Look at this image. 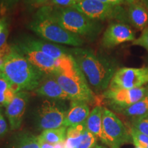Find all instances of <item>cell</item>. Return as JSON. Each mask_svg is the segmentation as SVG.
I'll return each mask as SVG.
<instances>
[{
	"instance_id": "1",
	"label": "cell",
	"mask_w": 148,
	"mask_h": 148,
	"mask_svg": "<svg viewBox=\"0 0 148 148\" xmlns=\"http://www.w3.org/2000/svg\"><path fill=\"white\" fill-rule=\"evenodd\" d=\"M69 51L94 90L101 92L108 88L112 77L119 69L116 60L88 48L73 47L69 49Z\"/></svg>"
},
{
	"instance_id": "2",
	"label": "cell",
	"mask_w": 148,
	"mask_h": 148,
	"mask_svg": "<svg viewBox=\"0 0 148 148\" xmlns=\"http://www.w3.org/2000/svg\"><path fill=\"white\" fill-rule=\"evenodd\" d=\"M56 71L53 76L71 101L92 103L95 97L86 77L73 57L69 53L64 58L56 60Z\"/></svg>"
},
{
	"instance_id": "3",
	"label": "cell",
	"mask_w": 148,
	"mask_h": 148,
	"mask_svg": "<svg viewBox=\"0 0 148 148\" xmlns=\"http://www.w3.org/2000/svg\"><path fill=\"white\" fill-rule=\"evenodd\" d=\"M1 71L10 81L16 92L34 90L46 76L12 46Z\"/></svg>"
},
{
	"instance_id": "4",
	"label": "cell",
	"mask_w": 148,
	"mask_h": 148,
	"mask_svg": "<svg viewBox=\"0 0 148 148\" xmlns=\"http://www.w3.org/2000/svg\"><path fill=\"white\" fill-rule=\"evenodd\" d=\"M49 15L61 27L79 37L95 39L102 30L99 21L88 17L73 7H58L47 5Z\"/></svg>"
},
{
	"instance_id": "5",
	"label": "cell",
	"mask_w": 148,
	"mask_h": 148,
	"mask_svg": "<svg viewBox=\"0 0 148 148\" xmlns=\"http://www.w3.org/2000/svg\"><path fill=\"white\" fill-rule=\"evenodd\" d=\"M28 28L38 36L56 43L80 47L84 40L73 34L56 22L49 15L47 5L40 7L27 25Z\"/></svg>"
},
{
	"instance_id": "6",
	"label": "cell",
	"mask_w": 148,
	"mask_h": 148,
	"mask_svg": "<svg viewBox=\"0 0 148 148\" xmlns=\"http://www.w3.org/2000/svg\"><path fill=\"white\" fill-rule=\"evenodd\" d=\"M68 108L62 100L45 99L36 111V123L40 130L56 129L64 126Z\"/></svg>"
},
{
	"instance_id": "7",
	"label": "cell",
	"mask_w": 148,
	"mask_h": 148,
	"mask_svg": "<svg viewBox=\"0 0 148 148\" xmlns=\"http://www.w3.org/2000/svg\"><path fill=\"white\" fill-rule=\"evenodd\" d=\"M72 7L96 21L116 19L122 23H129L127 11L119 5H112L97 0H82Z\"/></svg>"
},
{
	"instance_id": "8",
	"label": "cell",
	"mask_w": 148,
	"mask_h": 148,
	"mask_svg": "<svg viewBox=\"0 0 148 148\" xmlns=\"http://www.w3.org/2000/svg\"><path fill=\"white\" fill-rule=\"evenodd\" d=\"M102 125L107 145L110 148H120L130 141V136L125 125L113 112L103 108Z\"/></svg>"
},
{
	"instance_id": "9",
	"label": "cell",
	"mask_w": 148,
	"mask_h": 148,
	"mask_svg": "<svg viewBox=\"0 0 148 148\" xmlns=\"http://www.w3.org/2000/svg\"><path fill=\"white\" fill-rule=\"evenodd\" d=\"M148 93V86L134 88H107L103 97L112 109L119 112L136 103Z\"/></svg>"
},
{
	"instance_id": "10",
	"label": "cell",
	"mask_w": 148,
	"mask_h": 148,
	"mask_svg": "<svg viewBox=\"0 0 148 148\" xmlns=\"http://www.w3.org/2000/svg\"><path fill=\"white\" fill-rule=\"evenodd\" d=\"M148 84L147 67H121L114 73L108 88H134Z\"/></svg>"
},
{
	"instance_id": "11",
	"label": "cell",
	"mask_w": 148,
	"mask_h": 148,
	"mask_svg": "<svg viewBox=\"0 0 148 148\" xmlns=\"http://www.w3.org/2000/svg\"><path fill=\"white\" fill-rule=\"evenodd\" d=\"M15 50L45 75H53L56 71V60L42 51L33 49L16 40L11 44Z\"/></svg>"
},
{
	"instance_id": "12",
	"label": "cell",
	"mask_w": 148,
	"mask_h": 148,
	"mask_svg": "<svg viewBox=\"0 0 148 148\" xmlns=\"http://www.w3.org/2000/svg\"><path fill=\"white\" fill-rule=\"evenodd\" d=\"M135 39V33L127 24L114 22L104 31L101 43L104 48L111 49L124 42H133Z\"/></svg>"
},
{
	"instance_id": "13",
	"label": "cell",
	"mask_w": 148,
	"mask_h": 148,
	"mask_svg": "<svg viewBox=\"0 0 148 148\" xmlns=\"http://www.w3.org/2000/svg\"><path fill=\"white\" fill-rule=\"evenodd\" d=\"M29 99L28 92L19 91L16 92L12 101L5 107V115L12 130H16L21 126Z\"/></svg>"
},
{
	"instance_id": "14",
	"label": "cell",
	"mask_w": 148,
	"mask_h": 148,
	"mask_svg": "<svg viewBox=\"0 0 148 148\" xmlns=\"http://www.w3.org/2000/svg\"><path fill=\"white\" fill-rule=\"evenodd\" d=\"M16 40L29 47L42 51L55 60L64 58L69 53L67 48L32 36H23Z\"/></svg>"
},
{
	"instance_id": "15",
	"label": "cell",
	"mask_w": 148,
	"mask_h": 148,
	"mask_svg": "<svg viewBox=\"0 0 148 148\" xmlns=\"http://www.w3.org/2000/svg\"><path fill=\"white\" fill-rule=\"evenodd\" d=\"M34 92L40 97H45L55 100H71L53 75H46L40 82Z\"/></svg>"
},
{
	"instance_id": "16",
	"label": "cell",
	"mask_w": 148,
	"mask_h": 148,
	"mask_svg": "<svg viewBox=\"0 0 148 148\" xmlns=\"http://www.w3.org/2000/svg\"><path fill=\"white\" fill-rule=\"evenodd\" d=\"M89 114L90 109L87 103L79 101H71L63 125L69 127L84 123L86 121Z\"/></svg>"
},
{
	"instance_id": "17",
	"label": "cell",
	"mask_w": 148,
	"mask_h": 148,
	"mask_svg": "<svg viewBox=\"0 0 148 148\" xmlns=\"http://www.w3.org/2000/svg\"><path fill=\"white\" fill-rule=\"evenodd\" d=\"M127 10L128 21L138 30L143 31L148 25V11L140 0L128 3Z\"/></svg>"
},
{
	"instance_id": "18",
	"label": "cell",
	"mask_w": 148,
	"mask_h": 148,
	"mask_svg": "<svg viewBox=\"0 0 148 148\" xmlns=\"http://www.w3.org/2000/svg\"><path fill=\"white\" fill-rule=\"evenodd\" d=\"M103 107L99 105L95 106L90 112L86 121V127L88 132L94 134L97 138L107 145L106 138L103 134L102 125Z\"/></svg>"
},
{
	"instance_id": "19",
	"label": "cell",
	"mask_w": 148,
	"mask_h": 148,
	"mask_svg": "<svg viewBox=\"0 0 148 148\" xmlns=\"http://www.w3.org/2000/svg\"><path fill=\"white\" fill-rule=\"evenodd\" d=\"M8 148H40V145L38 136L29 132H22L14 135Z\"/></svg>"
},
{
	"instance_id": "20",
	"label": "cell",
	"mask_w": 148,
	"mask_h": 148,
	"mask_svg": "<svg viewBox=\"0 0 148 148\" xmlns=\"http://www.w3.org/2000/svg\"><path fill=\"white\" fill-rule=\"evenodd\" d=\"M86 130V121L68 127L66 130V139L64 140V148H76L82 140Z\"/></svg>"
},
{
	"instance_id": "21",
	"label": "cell",
	"mask_w": 148,
	"mask_h": 148,
	"mask_svg": "<svg viewBox=\"0 0 148 148\" xmlns=\"http://www.w3.org/2000/svg\"><path fill=\"white\" fill-rule=\"evenodd\" d=\"M16 93L10 81L0 71V108L8 106L14 99Z\"/></svg>"
},
{
	"instance_id": "22",
	"label": "cell",
	"mask_w": 148,
	"mask_h": 148,
	"mask_svg": "<svg viewBox=\"0 0 148 148\" xmlns=\"http://www.w3.org/2000/svg\"><path fill=\"white\" fill-rule=\"evenodd\" d=\"M66 130L67 127L64 126L56 129L46 130L38 135V138L40 141L46 142L52 145L63 143L66 139Z\"/></svg>"
},
{
	"instance_id": "23",
	"label": "cell",
	"mask_w": 148,
	"mask_h": 148,
	"mask_svg": "<svg viewBox=\"0 0 148 148\" xmlns=\"http://www.w3.org/2000/svg\"><path fill=\"white\" fill-rule=\"evenodd\" d=\"M125 116L137 118L148 114V93L140 100L123 110L119 111Z\"/></svg>"
},
{
	"instance_id": "24",
	"label": "cell",
	"mask_w": 148,
	"mask_h": 148,
	"mask_svg": "<svg viewBox=\"0 0 148 148\" xmlns=\"http://www.w3.org/2000/svg\"><path fill=\"white\" fill-rule=\"evenodd\" d=\"M97 138L92 133L88 132L86 129L83 135L82 140L76 148H92L97 145Z\"/></svg>"
},
{
	"instance_id": "25",
	"label": "cell",
	"mask_w": 148,
	"mask_h": 148,
	"mask_svg": "<svg viewBox=\"0 0 148 148\" xmlns=\"http://www.w3.org/2000/svg\"><path fill=\"white\" fill-rule=\"evenodd\" d=\"M9 34L8 19L6 16L0 18V48L6 43Z\"/></svg>"
},
{
	"instance_id": "26",
	"label": "cell",
	"mask_w": 148,
	"mask_h": 148,
	"mask_svg": "<svg viewBox=\"0 0 148 148\" xmlns=\"http://www.w3.org/2000/svg\"><path fill=\"white\" fill-rule=\"evenodd\" d=\"M132 127L148 136V114L136 118L133 121Z\"/></svg>"
},
{
	"instance_id": "27",
	"label": "cell",
	"mask_w": 148,
	"mask_h": 148,
	"mask_svg": "<svg viewBox=\"0 0 148 148\" xmlns=\"http://www.w3.org/2000/svg\"><path fill=\"white\" fill-rule=\"evenodd\" d=\"M130 135L132 136V138L135 146H141L148 144V136L139 132L134 127L131 128Z\"/></svg>"
},
{
	"instance_id": "28",
	"label": "cell",
	"mask_w": 148,
	"mask_h": 148,
	"mask_svg": "<svg viewBox=\"0 0 148 148\" xmlns=\"http://www.w3.org/2000/svg\"><path fill=\"white\" fill-rule=\"evenodd\" d=\"M132 45L140 46L148 52V25L142 31L139 37L132 42Z\"/></svg>"
},
{
	"instance_id": "29",
	"label": "cell",
	"mask_w": 148,
	"mask_h": 148,
	"mask_svg": "<svg viewBox=\"0 0 148 148\" xmlns=\"http://www.w3.org/2000/svg\"><path fill=\"white\" fill-rule=\"evenodd\" d=\"M11 51H12V46L7 42L0 48V71L2 70L6 58H8Z\"/></svg>"
},
{
	"instance_id": "30",
	"label": "cell",
	"mask_w": 148,
	"mask_h": 148,
	"mask_svg": "<svg viewBox=\"0 0 148 148\" xmlns=\"http://www.w3.org/2000/svg\"><path fill=\"white\" fill-rule=\"evenodd\" d=\"M8 125L0 110V138L8 132Z\"/></svg>"
},
{
	"instance_id": "31",
	"label": "cell",
	"mask_w": 148,
	"mask_h": 148,
	"mask_svg": "<svg viewBox=\"0 0 148 148\" xmlns=\"http://www.w3.org/2000/svg\"><path fill=\"white\" fill-rule=\"evenodd\" d=\"M49 5L58 7H72L73 3L71 0H51Z\"/></svg>"
},
{
	"instance_id": "32",
	"label": "cell",
	"mask_w": 148,
	"mask_h": 148,
	"mask_svg": "<svg viewBox=\"0 0 148 148\" xmlns=\"http://www.w3.org/2000/svg\"><path fill=\"white\" fill-rule=\"evenodd\" d=\"M51 0H27V2L31 6L42 7L44 5H49Z\"/></svg>"
},
{
	"instance_id": "33",
	"label": "cell",
	"mask_w": 148,
	"mask_h": 148,
	"mask_svg": "<svg viewBox=\"0 0 148 148\" xmlns=\"http://www.w3.org/2000/svg\"><path fill=\"white\" fill-rule=\"evenodd\" d=\"M18 0H1V7H2V8L10 7L18 2Z\"/></svg>"
},
{
	"instance_id": "34",
	"label": "cell",
	"mask_w": 148,
	"mask_h": 148,
	"mask_svg": "<svg viewBox=\"0 0 148 148\" xmlns=\"http://www.w3.org/2000/svg\"><path fill=\"white\" fill-rule=\"evenodd\" d=\"M39 143H40V148H54V145H52V144L46 143V142H43V141H40V140H39Z\"/></svg>"
},
{
	"instance_id": "35",
	"label": "cell",
	"mask_w": 148,
	"mask_h": 148,
	"mask_svg": "<svg viewBox=\"0 0 148 148\" xmlns=\"http://www.w3.org/2000/svg\"><path fill=\"white\" fill-rule=\"evenodd\" d=\"M109 4L112 5H119L121 4L122 2L125 1V0H108Z\"/></svg>"
},
{
	"instance_id": "36",
	"label": "cell",
	"mask_w": 148,
	"mask_h": 148,
	"mask_svg": "<svg viewBox=\"0 0 148 148\" xmlns=\"http://www.w3.org/2000/svg\"><path fill=\"white\" fill-rule=\"evenodd\" d=\"M54 148H64V142H63V143L55 144Z\"/></svg>"
},
{
	"instance_id": "37",
	"label": "cell",
	"mask_w": 148,
	"mask_h": 148,
	"mask_svg": "<svg viewBox=\"0 0 148 148\" xmlns=\"http://www.w3.org/2000/svg\"><path fill=\"white\" fill-rule=\"evenodd\" d=\"M140 1H141V3H143L148 11V0H140Z\"/></svg>"
},
{
	"instance_id": "38",
	"label": "cell",
	"mask_w": 148,
	"mask_h": 148,
	"mask_svg": "<svg viewBox=\"0 0 148 148\" xmlns=\"http://www.w3.org/2000/svg\"><path fill=\"white\" fill-rule=\"evenodd\" d=\"M71 1H72V2H73V5H74L75 4V3L79 2V1H82V0H71Z\"/></svg>"
},
{
	"instance_id": "39",
	"label": "cell",
	"mask_w": 148,
	"mask_h": 148,
	"mask_svg": "<svg viewBox=\"0 0 148 148\" xmlns=\"http://www.w3.org/2000/svg\"><path fill=\"white\" fill-rule=\"evenodd\" d=\"M97 1H101V2H102V3H108V4H109L108 0H97Z\"/></svg>"
},
{
	"instance_id": "40",
	"label": "cell",
	"mask_w": 148,
	"mask_h": 148,
	"mask_svg": "<svg viewBox=\"0 0 148 148\" xmlns=\"http://www.w3.org/2000/svg\"><path fill=\"white\" fill-rule=\"evenodd\" d=\"M92 148H106V147H103V146H101V145H96L94 146V147H92Z\"/></svg>"
},
{
	"instance_id": "41",
	"label": "cell",
	"mask_w": 148,
	"mask_h": 148,
	"mask_svg": "<svg viewBox=\"0 0 148 148\" xmlns=\"http://www.w3.org/2000/svg\"><path fill=\"white\" fill-rule=\"evenodd\" d=\"M125 1H126L127 3H131V2H133V1H136V0H125Z\"/></svg>"
},
{
	"instance_id": "42",
	"label": "cell",
	"mask_w": 148,
	"mask_h": 148,
	"mask_svg": "<svg viewBox=\"0 0 148 148\" xmlns=\"http://www.w3.org/2000/svg\"><path fill=\"white\" fill-rule=\"evenodd\" d=\"M140 147H142L143 148H148V144L147 145H143L140 146Z\"/></svg>"
},
{
	"instance_id": "43",
	"label": "cell",
	"mask_w": 148,
	"mask_h": 148,
	"mask_svg": "<svg viewBox=\"0 0 148 148\" xmlns=\"http://www.w3.org/2000/svg\"><path fill=\"white\" fill-rule=\"evenodd\" d=\"M135 147H136L135 148H143L142 147H140V146H138V145H136Z\"/></svg>"
}]
</instances>
